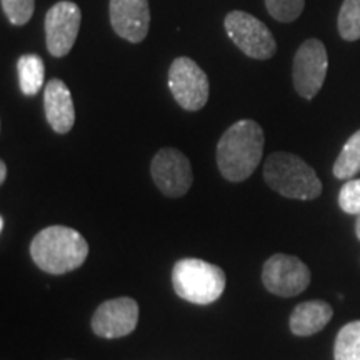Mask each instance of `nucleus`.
<instances>
[{
  "mask_svg": "<svg viewBox=\"0 0 360 360\" xmlns=\"http://www.w3.org/2000/svg\"><path fill=\"white\" fill-rule=\"evenodd\" d=\"M264 130L244 119L225 130L217 143V165L229 182H244L259 167L264 154Z\"/></svg>",
  "mask_w": 360,
  "mask_h": 360,
  "instance_id": "1",
  "label": "nucleus"
},
{
  "mask_svg": "<svg viewBox=\"0 0 360 360\" xmlns=\"http://www.w3.org/2000/svg\"><path fill=\"white\" fill-rule=\"evenodd\" d=\"M89 255V244L75 229L51 225L40 231L30 244V257L44 272L62 276L79 269Z\"/></svg>",
  "mask_w": 360,
  "mask_h": 360,
  "instance_id": "2",
  "label": "nucleus"
},
{
  "mask_svg": "<svg viewBox=\"0 0 360 360\" xmlns=\"http://www.w3.org/2000/svg\"><path fill=\"white\" fill-rule=\"evenodd\" d=\"M267 186L287 199L314 200L322 193V182L307 162L289 152H274L264 164Z\"/></svg>",
  "mask_w": 360,
  "mask_h": 360,
  "instance_id": "3",
  "label": "nucleus"
},
{
  "mask_svg": "<svg viewBox=\"0 0 360 360\" xmlns=\"http://www.w3.org/2000/svg\"><path fill=\"white\" fill-rule=\"evenodd\" d=\"M224 270L200 259H182L174 265L172 285L180 299L197 305H209L225 290Z\"/></svg>",
  "mask_w": 360,
  "mask_h": 360,
  "instance_id": "4",
  "label": "nucleus"
},
{
  "mask_svg": "<svg viewBox=\"0 0 360 360\" xmlns=\"http://www.w3.org/2000/svg\"><path fill=\"white\" fill-rule=\"evenodd\" d=\"M225 32L247 57L267 60L277 51V42L269 27L252 13L232 11L224 19Z\"/></svg>",
  "mask_w": 360,
  "mask_h": 360,
  "instance_id": "5",
  "label": "nucleus"
},
{
  "mask_svg": "<svg viewBox=\"0 0 360 360\" xmlns=\"http://www.w3.org/2000/svg\"><path fill=\"white\" fill-rule=\"evenodd\" d=\"M169 89L182 109L197 112L209 101V79L197 62L177 57L169 69Z\"/></svg>",
  "mask_w": 360,
  "mask_h": 360,
  "instance_id": "6",
  "label": "nucleus"
},
{
  "mask_svg": "<svg viewBox=\"0 0 360 360\" xmlns=\"http://www.w3.org/2000/svg\"><path fill=\"white\" fill-rule=\"evenodd\" d=\"M310 270L302 260L287 254H274L265 260L262 283L270 294L278 297H295L307 289Z\"/></svg>",
  "mask_w": 360,
  "mask_h": 360,
  "instance_id": "7",
  "label": "nucleus"
},
{
  "mask_svg": "<svg viewBox=\"0 0 360 360\" xmlns=\"http://www.w3.org/2000/svg\"><path fill=\"white\" fill-rule=\"evenodd\" d=\"M328 69L327 49L321 40L309 39L297 49L292 79L300 97L314 98L322 89Z\"/></svg>",
  "mask_w": 360,
  "mask_h": 360,
  "instance_id": "8",
  "label": "nucleus"
},
{
  "mask_svg": "<svg viewBox=\"0 0 360 360\" xmlns=\"http://www.w3.org/2000/svg\"><path fill=\"white\" fill-rule=\"evenodd\" d=\"M82 12L77 4L60 0L45 13V42L53 57H65L77 40Z\"/></svg>",
  "mask_w": 360,
  "mask_h": 360,
  "instance_id": "9",
  "label": "nucleus"
},
{
  "mask_svg": "<svg viewBox=\"0 0 360 360\" xmlns=\"http://www.w3.org/2000/svg\"><path fill=\"white\" fill-rule=\"evenodd\" d=\"M150 174L159 191L167 197H182L191 191L193 175L187 155L177 148L165 147L157 152L150 164Z\"/></svg>",
  "mask_w": 360,
  "mask_h": 360,
  "instance_id": "10",
  "label": "nucleus"
},
{
  "mask_svg": "<svg viewBox=\"0 0 360 360\" xmlns=\"http://www.w3.org/2000/svg\"><path fill=\"white\" fill-rule=\"evenodd\" d=\"M139 322V304L130 297L105 300L92 315L94 334L102 339H120L132 334Z\"/></svg>",
  "mask_w": 360,
  "mask_h": 360,
  "instance_id": "11",
  "label": "nucleus"
},
{
  "mask_svg": "<svg viewBox=\"0 0 360 360\" xmlns=\"http://www.w3.org/2000/svg\"><path fill=\"white\" fill-rule=\"evenodd\" d=\"M110 24L120 39L130 44H141L150 27L148 0H110Z\"/></svg>",
  "mask_w": 360,
  "mask_h": 360,
  "instance_id": "12",
  "label": "nucleus"
},
{
  "mask_svg": "<svg viewBox=\"0 0 360 360\" xmlns=\"http://www.w3.org/2000/svg\"><path fill=\"white\" fill-rule=\"evenodd\" d=\"M44 107L47 122L57 134L70 132L75 124V107L69 87L60 79H52L47 82Z\"/></svg>",
  "mask_w": 360,
  "mask_h": 360,
  "instance_id": "13",
  "label": "nucleus"
},
{
  "mask_svg": "<svg viewBox=\"0 0 360 360\" xmlns=\"http://www.w3.org/2000/svg\"><path fill=\"white\" fill-rule=\"evenodd\" d=\"M334 310L323 300H309L299 304L290 315V330L294 335L309 337L321 332L330 322Z\"/></svg>",
  "mask_w": 360,
  "mask_h": 360,
  "instance_id": "14",
  "label": "nucleus"
},
{
  "mask_svg": "<svg viewBox=\"0 0 360 360\" xmlns=\"http://www.w3.org/2000/svg\"><path fill=\"white\" fill-rule=\"evenodd\" d=\"M17 72H19L22 94L27 97L37 96L45 79V65L42 58L35 53H25L17 62Z\"/></svg>",
  "mask_w": 360,
  "mask_h": 360,
  "instance_id": "15",
  "label": "nucleus"
},
{
  "mask_svg": "<svg viewBox=\"0 0 360 360\" xmlns=\"http://www.w3.org/2000/svg\"><path fill=\"white\" fill-rule=\"evenodd\" d=\"M360 172V130L342 147L334 164V175L337 179H350Z\"/></svg>",
  "mask_w": 360,
  "mask_h": 360,
  "instance_id": "16",
  "label": "nucleus"
},
{
  "mask_svg": "<svg viewBox=\"0 0 360 360\" xmlns=\"http://www.w3.org/2000/svg\"><path fill=\"white\" fill-rule=\"evenodd\" d=\"M335 360H360V321L340 328L334 345Z\"/></svg>",
  "mask_w": 360,
  "mask_h": 360,
  "instance_id": "17",
  "label": "nucleus"
},
{
  "mask_svg": "<svg viewBox=\"0 0 360 360\" xmlns=\"http://www.w3.org/2000/svg\"><path fill=\"white\" fill-rule=\"evenodd\" d=\"M340 37L347 42L360 39V0H344L339 19H337Z\"/></svg>",
  "mask_w": 360,
  "mask_h": 360,
  "instance_id": "18",
  "label": "nucleus"
},
{
  "mask_svg": "<svg viewBox=\"0 0 360 360\" xmlns=\"http://www.w3.org/2000/svg\"><path fill=\"white\" fill-rule=\"evenodd\" d=\"M265 7L274 19L289 24L299 19L305 7V0H265Z\"/></svg>",
  "mask_w": 360,
  "mask_h": 360,
  "instance_id": "19",
  "label": "nucleus"
},
{
  "mask_svg": "<svg viewBox=\"0 0 360 360\" xmlns=\"http://www.w3.org/2000/svg\"><path fill=\"white\" fill-rule=\"evenodd\" d=\"M0 6L11 24L20 27L32 19L35 0H0Z\"/></svg>",
  "mask_w": 360,
  "mask_h": 360,
  "instance_id": "20",
  "label": "nucleus"
},
{
  "mask_svg": "<svg viewBox=\"0 0 360 360\" xmlns=\"http://www.w3.org/2000/svg\"><path fill=\"white\" fill-rule=\"evenodd\" d=\"M339 205L345 214L360 215V179L344 184L339 193Z\"/></svg>",
  "mask_w": 360,
  "mask_h": 360,
  "instance_id": "21",
  "label": "nucleus"
},
{
  "mask_svg": "<svg viewBox=\"0 0 360 360\" xmlns=\"http://www.w3.org/2000/svg\"><path fill=\"white\" fill-rule=\"evenodd\" d=\"M6 179H7V164L2 160L0 162V184L6 182Z\"/></svg>",
  "mask_w": 360,
  "mask_h": 360,
  "instance_id": "22",
  "label": "nucleus"
},
{
  "mask_svg": "<svg viewBox=\"0 0 360 360\" xmlns=\"http://www.w3.org/2000/svg\"><path fill=\"white\" fill-rule=\"evenodd\" d=\"M355 233H357V238L360 240V215H357V220H355Z\"/></svg>",
  "mask_w": 360,
  "mask_h": 360,
  "instance_id": "23",
  "label": "nucleus"
},
{
  "mask_svg": "<svg viewBox=\"0 0 360 360\" xmlns=\"http://www.w3.org/2000/svg\"><path fill=\"white\" fill-rule=\"evenodd\" d=\"M4 227H6V219H4V217H0V232L4 231Z\"/></svg>",
  "mask_w": 360,
  "mask_h": 360,
  "instance_id": "24",
  "label": "nucleus"
}]
</instances>
